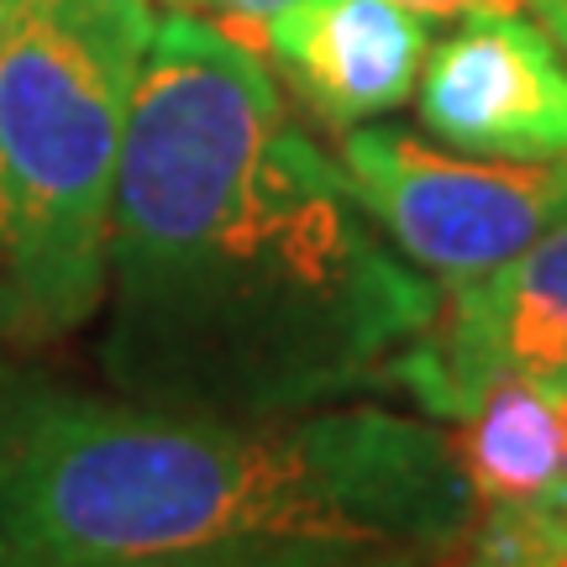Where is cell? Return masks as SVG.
I'll list each match as a JSON object with an SVG mask.
<instances>
[{"label": "cell", "mask_w": 567, "mask_h": 567, "mask_svg": "<svg viewBox=\"0 0 567 567\" xmlns=\"http://www.w3.org/2000/svg\"><path fill=\"white\" fill-rule=\"evenodd\" d=\"M442 289L305 137L258 53L163 11L105 247L101 373L122 400L295 415L389 389Z\"/></svg>", "instance_id": "1"}, {"label": "cell", "mask_w": 567, "mask_h": 567, "mask_svg": "<svg viewBox=\"0 0 567 567\" xmlns=\"http://www.w3.org/2000/svg\"><path fill=\"white\" fill-rule=\"evenodd\" d=\"M452 431L384 405L200 415L42 384L0 457V567H163L268 547L457 557Z\"/></svg>", "instance_id": "2"}, {"label": "cell", "mask_w": 567, "mask_h": 567, "mask_svg": "<svg viewBox=\"0 0 567 567\" xmlns=\"http://www.w3.org/2000/svg\"><path fill=\"white\" fill-rule=\"evenodd\" d=\"M158 11L0 0V268L27 331L101 316L116 168Z\"/></svg>", "instance_id": "3"}, {"label": "cell", "mask_w": 567, "mask_h": 567, "mask_svg": "<svg viewBox=\"0 0 567 567\" xmlns=\"http://www.w3.org/2000/svg\"><path fill=\"white\" fill-rule=\"evenodd\" d=\"M342 174L384 243L436 289L520 258L567 221V158H467L394 126H347Z\"/></svg>", "instance_id": "4"}, {"label": "cell", "mask_w": 567, "mask_h": 567, "mask_svg": "<svg viewBox=\"0 0 567 567\" xmlns=\"http://www.w3.org/2000/svg\"><path fill=\"white\" fill-rule=\"evenodd\" d=\"M505 379L567 400V221L484 279L442 289L389 384L405 389L425 421L457 425Z\"/></svg>", "instance_id": "5"}, {"label": "cell", "mask_w": 567, "mask_h": 567, "mask_svg": "<svg viewBox=\"0 0 567 567\" xmlns=\"http://www.w3.org/2000/svg\"><path fill=\"white\" fill-rule=\"evenodd\" d=\"M415 111L467 158H567V53L530 17H457L425 53Z\"/></svg>", "instance_id": "6"}, {"label": "cell", "mask_w": 567, "mask_h": 567, "mask_svg": "<svg viewBox=\"0 0 567 567\" xmlns=\"http://www.w3.org/2000/svg\"><path fill=\"white\" fill-rule=\"evenodd\" d=\"M425 53L431 27L400 0H295L264 38V63L337 132L405 105Z\"/></svg>", "instance_id": "7"}, {"label": "cell", "mask_w": 567, "mask_h": 567, "mask_svg": "<svg viewBox=\"0 0 567 567\" xmlns=\"http://www.w3.org/2000/svg\"><path fill=\"white\" fill-rule=\"evenodd\" d=\"M452 446L478 509L542 505L567 484V400L505 379L473 400Z\"/></svg>", "instance_id": "8"}, {"label": "cell", "mask_w": 567, "mask_h": 567, "mask_svg": "<svg viewBox=\"0 0 567 567\" xmlns=\"http://www.w3.org/2000/svg\"><path fill=\"white\" fill-rule=\"evenodd\" d=\"M457 567H567V536L542 505H488L473 515Z\"/></svg>", "instance_id": "9"}, {"label": "cell", "mask_w": 567, "mask_h": 567, "mask_svg": "<svg viewBox=\"0 0 567 567\" xmlns=\"http://www.w3.org/2000/svg\"><path fill=\"white\" fill-rule=\"evenodd\" d=\"M163 567H431L405 551H363V547H268V551H226V557H189Z\"/></svg>", "instance_id": "10"}, {"label": "cell", "mask_w": 567, "mask_h": 567, "mask_svg": "<svg viewBox=\"0 0 567 567\" xmlns=\"http://www.w3.org/2000/svg\"><path fill=\"white\" fill-rule=\"evenodd\" d=\"M168 6L210 21L216 32H226L231 42H243L247 53H258V59H264L268 21L279 17L284 6H295V0H168Z\"/></svg>", "instance_id": "11"}, {"label": "cell", "mask_w": 567, "mask_h": 567, "mask_svg": "<svg viewBox=\"0 0 567 567\" xmlns=\"http://www.w3.org/2000/svg\"><path fill=\"white\" fill-rule=\"evenodd\" d=\"M421 17H478V11H505V17H530L567 53V0H400Z\"/></svg>", "instance_id": "12"}, {"label": "cell", "mask_w": 567, "mask_h": 567, "mask_svg": "<svg viewBox=\"0 0 567 567\" xmlns=\"http://www.w3.org/2000/svg\"><path fill=\"white\" fill-rule=\"evenodd\" d=\"M38 379H27L17 363H6L0 358V457H6V442H11V425H17V415H21V405L38 394Z\"/></svg>", "instance_id": "13"}, {"label": "cell", "mask_w": 567, "mask_h": 567, "mask_svg": "<svg viewBox=\"0 0 567 567\" xmlns=\"http://www.w3.org/2000/svg\"><path fill=\"white\" fill-rule=\"evenodd\" d=\"M542 509H547L551 520H557V530L567 536V484L557 488V494H547V499H542Z\"/></svg>", "instance_id": "14"}]
</instances>
